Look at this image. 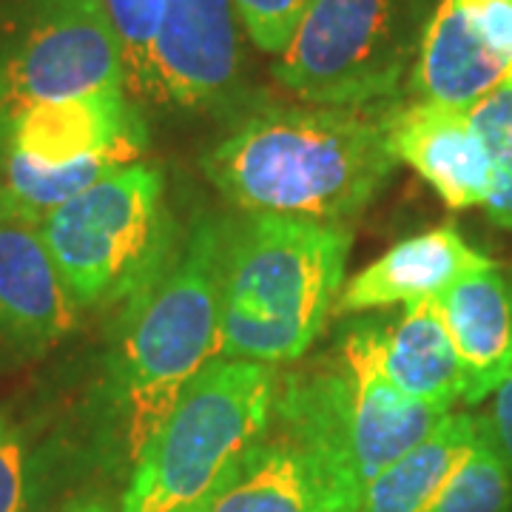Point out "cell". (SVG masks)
<instances>
[{"label":"cell","instance_id":"d4e9b609","mask_svg":"<svg viewBox=\"0 0 512 512\" xmlns=\"http://www.w3.org/2000/svg\"><path fill=\"white\" fill-rule=\"evenodd\" d=\"M481 40L512 66V0H458Z\"/></svg>","mask_w":512,"mask_h":512},{"label":"cell","instance_id":"30bf717a","mask_svg":"<svg viewBox=\"0 0 512 512\" xmlns=\"http://www.w3.org/2000/svg\"><path fill=\"white\" fill-rule=\"evenodd\" d=\"M359 501L322 458L271 424L197 512H356Z\"/></svg>","mask_w":512,"mask_h":512},{"label":"cell","instance_id":"cb8c5ba5","mask_svg":"<svg viewBox=\"0 0 512 512\" xmlns=\"http://www.w3.org/2000/svg\"><path fill=\"white\" fill-rule=\"evenodd\" d=\"M29 470L26 444L15 419L0 410V512H26Z\"/></svg>","mask_w":512,"mask_h":512},{"label":"cell","instance_id":"ac0fdd59","mask_svg":"<svg viewBox=\"0 0 512 512\" xmlns=\"http://www.w3.org/2000/svg\"><path fill=\"white\" fill-rule=\"evenodd\" d=\"M478 427L481 421L473 413H447L419 447L367 484L356 512H427L447 478L473 450Z\"/></svg>","mask_w":512,"mask_h":512},{"label":"cell","instance_id":"6da1fadb","mask_svg":"<svg viewBox=\"0 0 512 512\" xmlns=\"http://www.w3.org/2000/svg\"><path fill=\"white\" fill-rule=\"evenodd\" d=\"M399 160L387 143V109L316 106L256 114L214 146L202 168L245 214L342 222L356 217Z\"/></svg>","mask_w":512,"mask_h":512},{"label":"cell","instance_id":"3957f363","mask_svg":"<svg viewBox=\"0 0 512 512\" xmlns=\"http://www.w3.org/2000/svg\"><path fill=\"white\" fill-rule=\"evenodd\" d=\"M350 242L339 222L279 214L225 222L222 356L265 365L305 356L333 316Z\"/></svg>","mask_w":512,"mask_h":512},{"label":"cell","instance_id":"277c9868","mask_svg":"<svg viewBox=\"0 0 512 512\" xmlns=\"http://www.w3.org/2000/svg\"><path fill=\"white\" fill-rule=\"evenodd\" d=\"M276 384V365L214 359L131 467L120 512L200 510L271 427Z\"/></svg>","mask_w":512,"mask_h":512},{"label":"cell","instance_id":"83f0119b","mask_svg":"<svg viewBox=\"0 0 512 512\" xmlns=\"http://www.w3.org/2000/svg\"><path fill=\"white\" fill-rule=\"evenodd\" d=\"M9 211H6V197H3V185H0V220H6Z\"/></svg>","mask_w":512,"mask_h":512},{"label":"cell","instance_id":"ba28073f","mask_svg":"<svg viewBox=\"0 0 512 512\" xmlns=\"http://www.w3.org/2000/svg\"><path fill=\"white\" fill-rule=\"evenodd\" d=\"M342 356L350 373V467L365 487L419 447L450 410L410 402L384 373L379 359V322H362L348 330Z\"/></svg>","mask_w":512,"mask_h":512},{"label":"cell","instance_id":"d6986e66","mask_svg":"<svg viewBox=\"0 0 512 512\" xmlns=\"http://www.w3.org/2000/svg\"><path fill=\"white\" fill-rule=\"evenodd\" d=\"M137 157L131 154H103L92 160L63 165V168H43L29 163L12 151H3V197L6 211L15 220H26L37 225L43 217H49L63 202L74 200L80 191H86L103 174H109L120 165H131Z\"/></svg>","mask_w":512,"mask_h":512},{"label":"cell","instance_id":"9c48e42d","mask_svg":"<svg viewBox=\"0 0 512 512\" xmlns=\"http://www.w3.org/2000/svg\"><path fill=\"white\" fill-rule=\"evenodd\" d=\"M0 143L29 163L63 168L103 154L137 157L146 126L126 92H94L18 111L0 123Z\"/></svg>","mask_w":512,"mask_h":512},{"label":"cell","instance_id":"44dd1931","mask_svg":"<svg viewBox=\"0 0 512 512\" xmlns=\"http://www.w3.org/2000/svg\"><path fill=\"white\" fill-rule=\"evenodd\" d=\"M467 114L493 163V180L484 208L495 225L512 231V77L484 100H478Z\"/></svg>","mask_w":512,"mask_h":512},{"label":"cell","instance_id":"484cf974","mask_svg":"<svg viewBox=\"0 0 512 512\" xmlns=\"http://www.w3.org/2000/svg\"><path fill=\"white\" fill-rule=\"evenodd\" d=\"M490 439H493L498 456L504 458V464L512 473V373L504 379V384L495 390L493 410L484 413Z\"/></svg>","mask_w":512,"mask_h":512},{"label":"cell","instance_id":"4fadbf2b","mask_svg":"<svg viewBox=\"0 0 512 512\" xmlns=\"http://www.w3.org/2000/svg\"><path fill=\"white\" fill-rule=\"evenodd\" d=\"M77 319L80 305L37 225L0 220V333L26 353H43L66 339Z\"/></svg>","mask_w":512,"mask_h":512},{"label":"cell","instance_id":"ffe728a7","mask_svg":"<svg viewBox=\"0 0 512 512\" xmlns=\"http://www.w3.org/2000/svg\"><path fill=\"white\" fill-rule=\"evenodd\" d=\"M478 439L456 473L447 478L427 512H510L512 473L498 456L484 413H478Z\"/></svg>","mask_w":512,"mask_h":512},{"label":"cell","instance_id":"52a82bcc","mask_svg":"<svg viewBox=\"0 0 512 512\" xmlns=\"http://www.w3.org/2000/svg\"><path fill=\"white\" fill-rule=\"evenodd\" d=\"M94 92H126L123 52L103 0H26L0 40V123Z\"/></svg>","mask_w":512,"mask_h":512},{"label":"cell","instance_id":"7c38bea8","mask_svg":"<svg viewBox=\"0 0 512 512\" xmlns=\"http://www.w3.org/2000/svg\"><path fill=\"white\" fill-rule=\"evenodd\" d=\"M387 143L399 163L419 171L453 211L484 205L493 163L470 114L416 100L387 109Z\"/></svg>","mask_w":512,"mask_h":512},{"label":"cell","instance_id":"4316f807","mask_svg":"<svg viewBox=\"0 0 512 512\" xmlns=\"http://www.w3.org/2000/svg\"><path fill=\"white\" fill-rule=\"evenodd\" d=\"M60 512H114L103 498H74Z\"/></svg>","mask_w":512,"mask_h":512},{"label":"cell","instance_id":"603a6c76","mask_svg":"<svg viewBox=\"0 0 512 512\" xmlns=\"http://www.w3.org/2000/svg\"><path fill=\"white\" fill-rule=\"evenodd\" d=\"M313 0H234L237 18L259 52L282 57Z\"/></svg>","mask_w":512,"mask_h":512},{"label":"cell","instance_id":"2e32d148","mask_svg":"<svg viewBox=\"0 0 512 512\" xmlns=\"http://www.w3.org/2000/svg\"><path fill=\"white\" fill-rule=\"evenodd\" d=\"M510 74V63L481 40L461 3L439 0L421 35L413 94L424 103L470 111Z\"/></svg>","mask_w":512,"mask_h":512},{"label":"cell","instance_id":"7a4b0ae2","mask_svg":"<svg viewBox=\"0 0 512 512\" xmlns=\"http://www.w3.org/2000/svg\"><path fill=\"white\" fill-rule=\"evenodd\" d=\"M225 225L202 217L183 251L126 302L111 348L103 399L111 439L137 464L185 387L225 353Z\"/></svg>","mask_w":512,"mask_h":512},{"label":"cell","instance_id":"e0dca14e","mask_svg":"<svg viewBox=\"0 0 512 512\" xmlns=\"http://www.w3.org/2000/svg\"><path fill=\"white\" fill-rule=\"evenodd\" d=\"M379 359L410 402L450 410L461 399V365L436 302L410 305L390 325H379Z\"/></svg>","mask_w":512,"mask_h":512},{"label":"cell","instance_id":"9a60e30c","mask_svg":"<svg viewBox=\"0 0 512 512\" xmlns=\"http://www.w3.org/2000/svg\"><path fill=\"white\" fill-rule=\"evenodd\" d=\"M433 302L461 365V402H484L512 373L510 282L493 265L458 279Z\"/></svg>","mask_w":512,"mask_h":512},{"label":"cell","instance_id":"8992f818","mask_svg":"<svg viewBox=\"0 0 512 512\" xmlns=\"http://www.w3.org/2000/svg\"><path fill=\"white\" fill-rule=\"evenodd\" d=\"M430 0H313L276 80L313 106H373L419 55Z\"/></svg>","mask_w":512,"mask_h":512},{"label":"cell","instance_id":"5bb4252c","mask_svg":"<svg viewBox=\"0 0 512 512\" xmlns=\"http://www.w3.org/2000/svg\"><path fill=\"white\" fill-rule=\"evenodd\" d=\"M493 268V259L467 245L453 225H441L396 242L342 285L333 313H367L393 305H421L456 285L467 274Z\"/></svg>","mask_w":512,"mask_h":512},{"label":"cell","instance_id":"7402d4cb","mask_svg":"<svg viewBox=\"0 0 512 512\" xmlns=\"http://www.w3.org/2000/svg\"><path fill=\"white\" fill-rule=\"evenodd\" d=\"M114 35L123 52L126 86L140 97L157 100L154 46L165 18L168 0H103Z\"/></svg>","mask_w":512,"mask_h":512},{"label":"cell","instance_id":"f1b7e54d","mask_svg":"<svg viewBox=\"0 0 512 512\" xmlns=\"http://www.w3.org/2000/svg\"><path fill=\"white\" fill-rule=\"evenodd\" d=\"M510 77H512V74H510Z\"/></svg>","mask_w":512,"mask_h":512},{"label":"cell","instance_id":"8fae6325","mask_svg":"<svg viewBox=\"0 0 512 512\" xmlns=\"http://www.w3.org/2000/svg\"><path fill=\"white\" fill-rule=\"evenodd\" d=\"M239 18L234 0H168L154 46L157 100L208 106L234 89Z\"/></svg>","mask_w":512,"mask_h":512},{"label":"cell","instance_id":"5b68a950","mask_svg":"<svg viewBox=\"0 0 512 512\" xmlns=\"http://www.w3.org/2000/svg\"><path fill=\"white\" fill-rule=\"evenodd\" d=\"M37 231L80 311L126 305L171 259L163 174L120 165L43 217Z\"/></svg>","mask_w":512,"mask_h":512}]
</instances>
